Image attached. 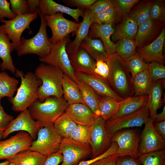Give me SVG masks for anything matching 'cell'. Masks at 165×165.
<instances>
[{"label": "cell", "instance_id": "22", "mask_svg": "<svg viewBox=\"0 0 165 165\" xmlns=\"http://www.w3.org/2000/svg\"><path fill=\"white\" fill-rule=\"evenodd\" d=\"M85 10L78 8L72 9L52 0H40L37 12H39L44 16L53 15L58 13L66 14L72 17L76 22L79 23V17H83Z\"/></svg>", "mask_w": 165, "mask_h": 165}, {"label": "cell", "instance_id": "44", "mask_svg": "<svg viewBox=\"0 0 165 165\" xmlns=\"http://www.w3.org/2000/svg\"><path fill=\"white\" fill-rule=\"evenodd\" d=\"M149 64L150 76L153 83L158 80L165 79L164 65L156 62Z\"/></svg>", "mask_w": 165, "mask_h": 165}, {"label": "cell", "instance_id": "23", "mask_svg": "<svg viewBox=\"0 0 165 165\" xmlns=\"http://www.w3.org/2000/svg\"><path fill=\"white\" fill-rule=\"evenodd\" d=\"M77 125L90 126L96 116L86 104L75 103L68 105L64 112Z\"/></svg>", "mask_w": 165, "mask_h": 165}, {"label": "cell", "instance_id": "54", "mask_svg": "<svg viewBox=\"0 0 165 165\" xmlns=\"http://www.w3.org/2000/svg\"><path fill=\"white\" fill-rule=\"evenodd\" d=\"M62 160V155L59 151L46 157L43 165H59Z\"/></svg>", "mask_w": 165, "mask_h": 165}, {"label": "cell", "instance_id": "61", "mask_svg": "<svg viewBox=\"0 0 165 165\" xmlns=\"http://www.w3.org/2000/svg\"><path fill=\"white\" fill-rule=\"evenodd\" d=\"M1 99L0 98V105H1Z\"/></svg>", "mask_w": 165, "mask_h": 165}, {"label": "cell", "instance_id": "25", "mask_svg": "<svg viewBox=\"0 0 165 165\" xmlns=\"http://www.w3.org/2000/svg\"><path fill=\"white\" fill-rule=\"evenodd\" d=\"M165 87V79L157 80L153 83L148 95L147 104L150 111V120L152 123L157 110L164 102L162 96Z\"/></svg>", "mask_w": 165, "mask_h": 165}, {"label": "cell", "instance_id": "26", "mask_svg": "<svg viewBox=\"0 0 165 165\" xmlns=\"http://www.w3.org/2000/svg\"><path fill=\"white\" fill-rule=\"evenodd\" d=\"M10 41L0 25V58L2 60L0 64V68L1 70L9 71L14 74L16 69L13 64L11 54L14 49Z\"/></svg>", "mask_w": 165, "mask_h": 165}, {"label": "cell", "instance_id": "59", "mask_svg": "<svg viewBox=\"0 0 165 165\" xmlns=\"http://www.w3.org/2000/svg\"><path fill=\"white\" fill-rule=\"evenodd\" d=\"M10 163L9 161L6 160L4 162L0 163V165H9Z\"/></svg>", "mask_w": 165, "mask_h": 165}, {"label": "cell", "instance_id": "2", "mask_svg": "<svg viewBox=\"0 0 165 165\" xmlns=\"http://www.w3.org/2000/svg\"><path fill=\"white\" fill-rule=\"evenodd\" d=\"M42 82L38 90V100L43 102L47 98L54 96L63 97L62 82L64 74L53 66L42 63L34 73Z\"/></svg>", "mask_w": 165, "mask_h": 165}, {"label": "cell", "instance_id": "30", "mask_svg": "<svg viewBox=\"0 0 165 165\" xmlns=\"http://www.w3.org/2000/svg\"><path fill=\"white\" fill-rule=\"evenodd\" d=\"M62 88L63 97L68 105L75 103L85 104L77 83L64 74Z\"/></svg>", "mask_w": 165, "mask_h": 165}, {"label": "cell", "instance_id": "18", "mask_svg": "<svg viewBox=\"0 0 165 165\" xmlns=\"http://www.w3.org/2000/svg\"><path fill=\"white\" fill-rule=\"evenodd\" d=\"M165 39V29L163 27L155 40L146 46L138 47L136 52L145 63L156 62L164 65L165 57L163 51Z\"/></svg>", "mask_w": 165, "mask_h": 165}, {"label": "cell", "instance_id": "10", "mask_svg": "<svg viewBox=\"0 0 165 165\" xmlns=\"http://www.w3.org/2000/svg\"><path fill=\"white\" fill-rule=\"evenodd\" d=\"M105 121L97 116L93 124L89 126V144L92 150V159L106 152L112 143V137L105 127Z\"/></svg>", "mask_w": 165, "mask_h": 165}, {"label": "cell", "instance_id": "6", "mask_svg": "<svg viewBox=\"0 0 165 165\" xmlns=\"http://www.w3.org/2000/svg\"><path fill=\"white\" fill-rule=\"evenodd\" d=\"M70 40L68 36L62 40L53 44L50 53L46 56L39 58L42 63L55 66L70 77L76 83L78 82L66 51V46Z\"/></svg>", "mask_w": 165, "mask_h": 165}, {"label": "cell", "instance_id": "29", "mask_svg": "<svg viewBox=\"0 0 165 165\" xmlns=\"http://www.w3.org/2000/svg\"><path fill=\"white\" fill-rule=\"evenodd\" d=\"M134 96H148L153 84L150 77L149 66L131 78Z\"/></svg>", "mask_w": 165, "mask_h": 165}, {"label": "cell", "instance_id": "53", "mask_svg": "<svg viewBox=\"0 0 165 165\" xmlns=\"http://www.w3.org/2000/svg\"><path fill=\"white\" fill-rule=\"evenodd\" d=\"M120 157L116 154L99 159L89 165H116Z\"/></svg>", "mask_w": 165, "mask_h": 165}, {"label": "cell", "instance_id": "38", "mask_svg": "<svg viewBox=\"0 0 165 165\" xmlns=\"http://www.w3.org/2000/svg\"><path fill=\"white\" fill-rule=\"evenodd\" d=\"M92 17L93 22L99 24H112L113 25L115 23L121 20L115 2L114 5Z\"/></svg>", "mask_w": 165, "mask_h": 165}, {"label": "cell", "instance_id": "12", "mask_svg": "<svg viewBox=\"0 0 165 165\" xmlns=\"http://www.w3.org/2000/svg\"><path fill=\"white\" fill-rule=\"evenodd\" d=\"M59 151L63 156L60 165H78L86 157L92 153L90 145L70 138H62Z\"/></svg>", "mask_w": 165, "mask_h": 165}, {"label": "cell", "instance_id": "41", "mask_svg": "<svg viewBox=\"0 0 165 165\" xmlns=\"http://www.w3.org/2000/svg\"><path fill=\"white\" fill-rule=\"evenodd\" d=\"M150 18L156 22L165 24V0L151 1L150 10Z\"/></svg>", "mask_w": 165, "mask_h": 165}, {"label": "cell", "instance_id": "55", "mask_svg": "<svg viewBox=\"0 0 165 165\" xmlns=\"http://www.w3.org/2000/svg\"><path fill=\"white\" fill-rule=\"evenodd\" d=\"M116 165H141L138 158L130 156L120 157Z\"/></svg>", "mask_w": 165, "mask_h": 165}, {"label": "cell", "instance_id": "11", "mask_svg": "<svg viewBox=\"0 0 165 165\" xmlns=\"http://www.w3.org/2000/svg\"><path fill=\"white\" fill-rule=\"evenodd\" d=\"M37 12L25 14H19L14 18L8 20H3L1 25L2 29L12 41L15 49L20 43L21 36L24 31L27 29L32 32L29 26L31 23L38 18Z\"/></svg>", "mask_w": 165, "mask_h": 165}, {"label": "cell", "instance_id": "24", "mask_svg": "<svg viewBox=\"0 0 165 165\" xmlns=\"http://www.w3.org/2000/svg\"><path fill=\"white\" fill-rule=\"evenodd\" d=\"M93 22V17L89 9L85 10L83 20L75 31V37L72 41H70L66 45L68 53L76 52L83 41L88 36L90 25Z\"/></svg>", "mask_w": 165, "mask_h": 165}, {"label": "cell", "instance_id": "40", "mask_svg": "<svg viewBox=\"0 0 165 165\" xmlns=\"http://www.w3.org/2000/svg\"><path fill=\"white\" fill-rule=\"evenodd\" d=\"M138 159L143 165H165V150L140 155Z\"/></svg>", "mask_w": 165, "mask_h": 165}, {"label": "cell", "instance_id": "46", "mask_svg": "<svg viewBox=\"0 0 165 165\" xmlns=\"http://www.w3.org/2000/svg\"><path fill=\"white\" fill-rule=\"evenodd\" d=\"M115 4V0H97L89 9L93 16L104 11Z\"/></svg>", "mask_w": 165, "mask_h": 165}, {"label": "cell", "instance_id": "47", "mask_svg": "<svg viewBox=\"0 0 165 165\" xmlns=\"http://www.w3.org/2000/svg\"><path fill=\"white\" fill-rule=\"evenodd\" d=\"M9 2L11 10L16 15L29 13L27 0H10Z\"/></svg>", "mask_w": 165, "mask_h": 165}, {"label": "cell", "instance_id": "49", "mask_svg": "<svg viewBox=\"0 0 165 165\" xmlns=\"http://www.w3.org/2000/svg\"><path fill=\"white\" fill-rule=\"evenodd\" d=\"M12 116L6 113L3 107L0 105V140L3 138V133L10 123L14 119Z\"/></svg>", "mask_w": 165, "mask_h": 165}, {"label": "cell", "instance_id": "50", "mask_svg": "<svg viewBox=\"0 0 165 165\" xmlns=\"http://www.w3.org/2000/svg\"><path fill=\"white\" fill-rule=\"evenodd\" d=\"M16 16L11 10L9 2L6 0H0V22L5 18L11 20Z\"/></svg>", "mask_w": 165, "mask_h": 165}, {"label": "cell", "instance_id": "3", "mask_svg": "<svg viewBox=\"0 0 165 165\" xmlns=\"http://www.w3.org/2000/svg\"><path fill=\"white\" fill-rule=\"evenodd\" d=\"M68 105L63 97L51 96L42 102L38 100L35 101L28 109L33 119L42 127L53 124Z\"/></svg>", "mask_w": 165, "mask_h": 165}, {"label": "cell", "instance_id": "32", "mask_svg": "<svg viewBox=\"0 0 165 165\" xmlns=\"http://www.w3.org/2000/svg\"><path fill=\"white\" fill-rule=\"evenodd\" d=\"M77 84L85 104L97 116H99V104L101 97L89 85L78 81Z\"/></svg>", "mask_w": 165, "mask_h": 165}, {"label": "cell", "instance_id": "1", "mask_svg": "<svg viewBox=\"0 0 165 165\" xmlns=\"http://www.w3.org/2000/svg\"><path fill=\"white\" fill-rule=\"evenodd\" d=\"M109 72L107 79L114 92L124 99L134 96L131 77L125 61L116 53L108 56Z\"/></svg>", "mask_w": 165, "mask_h": 165}, {"label": "cell", "instance_id": "57", "mask_svg": "<svg viewBox=\"0 0 165 165\" xmlns=\"http://www.w3.org/2000/svg\"><path fill=\"white\" fill-rule=\"evenodd\" d=\"M40 0H27L29 13L37 12Z\"/></svg>", "mask_w": 165, "mask_h": 165}, {"label": "cell", "instance_id": "13", "mask_svg": "<svg viewBox=\"0 0 165 165\" xmlns=\"http://www.w3.org/2000/svg\"><path fill=\"white\" fill-rule=\"evenodd\" d=\"M44 17L47 26L52 31V35L50 39L53 44L63 40L69 34L75 32L80 25V23L67 19L61 13Z\"/></svg>", "mask_w": 165, "mask_h": 165}, {"label": "cell", "instance_id": "9", "mask_svg": "<svg viewBox=\"0 0 165 165\" xmlns=\"http://www.w3.org/2000/svg\"><path fill=\"white\" fill-rule=\"evenodd\" d=\"M140 136L137 128L119 131L112 137V142L117 143L118 148L115 154L119 157L130 156L136 158L140 156L138 147Z\"/></svg>", "mask_w": 165, "mask_h": 165}, {"label": "cell", "instance_id": "48", "mask_svg": "<svg viewBox=\"0 0 165 165\" xmlns=\"http://www.w3.org/2000/svg\"><path fill=\"white\" fill-rule=\"evenodd\" d=\"M97 0H63L66 6L75 7L77 8L85 10L89 9Z\"/></svg>", "mask_w": 165, "mask_h": 165}, {"label": "cell", "instance_id": "15", "mask_svg": "<svg viewBox=\"0 0 165 165\" xmlns=\"http://www.w3.org/2000/svg\"><path fill=\"white\" fill-rule=\"evenodd\" d=\"M140 136L138 151L140 155L164 149L165 141L155 129L153 123L150 119L145 124Z\"/></svg>", "mask_w": 165, "mask_h": 165}, {"label": "cell", "instance_id": "36", "mask_svg": "<svg viewBox=\"0 0 165 165\" xmlns=\"http://www.w3.org/2000/svg\"><path fill=\"white\" fill-rule=\"evenodd\" d=\"M77 124L64 112L55 121L54 127L62 138H69Z\"/></svg>", "mask_w": 165, "mask_h": 165}, {"label": "cell", "instance_id": "56", "mask_svg": "<svg viewBox=\"0 0 165 165\" xmlns=\"http://www.w3.org/2000/svg\"><path fill=\"white\" fill-rule=\"evenodd\" d=\"M153 125L157 132L165 141V120L153 123Z\"/></svg>", "mask_w": 165, "mask_h": 165}, {"label": "cell", "instance_id": "17", "mask_svg": "<svg viewBox=\"0 0 165 165\" xmlns=\"http://www.w3.org/2000/svg\"><path fill=\"white\" fill-rule=\"evenodd\" d=\"M78 81L82 82L90 86L101 97H109L119 101L124 100L119 96L112 90L107 79L95 75L75 72Z\"/></svg>", "mask_w": 165, "mask_h": 165}, {"label": "cell", "instance_id": "8", "mask_svg": "<svg viewBox=\"0 0 165 165\" xmlns=\"http://www.w3.org/2000/svg\"><path fill=\"white\" fill-rule=\"evenodd\" d=\"M150 119V111L146 104L135 112L105 121V127L112 137L115 133L120 130L141 127Z\"/></svg>", "mask_w": 165, "mask_h": 165}, {"label": "cell", "instance_id": "52", "mask_svg": "<svg viewBox=\"0 0 165 165\" xmlns=\"http://www.w3.org/2000/svg\"><path fill=\"white\" fill-rule=\"evenodd\" d=\"M96 61L94 70L95 73L107 79L109 72V67L107 61L100 59L96 60Z\"/></svg>", "mask_w": 165, "mask_h": 165}, {"label": "cell", "instance_id": "20", "mask_svg": "<svg viewBox=\"0 0 165 165\" xmlns=\"http://www.w3.org/2000/svg\"><path fill=\"white\" fill-rule=\"evenodd\" d=\"M115 31L112 24H99L93 22L90 28L88 36L92 39L100 38L108 56L116 53L115 43L111 39Z\"/></svg>", "mask_w": 165, "mask_h": 165}, {"label": "cell", "instance_id": "43", "mask_svg": "<svg viewBox=\"0 0 165 165\" xmlns=\"http://www.w3.org/2000/svg\"><path fill=\"white\" fill-rule=\"evenodd\" d=\"M89 126L77 125L71 132L69 138L79 142L89 145Z\"/></svg>", "mask_w": 165, "mask_h": 165}, {"label": "cell", "instance_id": "39", "mask_svg": "<svg viewBox=\"0 0 165 165\" xmlns=\"http://www.w3.org/2000/svg\"><path fill=\"white\" fill-rule=\"evenodd\" d=\"M151 0H145L134 8L128 14L136 22L138 27L150 18Z\"/></svg>", "mask_w": 165, "mask_h": 165}, {"label": "cell", "instance_id": "58", "mask_svg": "<svg viewBox=\"0 0 165 165\" xmlns=\"http://www.w3.org/2000/svg\"><path fill=\"white\" fill-rule=\"evenodd\" d=\"M165 120V106L163 107L162 112L156 113L155 116L153 123L160 122Z\"/></svg>", "mask_w": 165, "mask_h": 165}, {"label": "cell", "instance_id": "16", "mask_svg": "<svg viewBox=\"0 0 165 165\" xmlns=\"http://www.w3.org/2000/svg\"><path fill=\"white\" fill-rule=\"evenodd\" d=\"M41 128L39 124L33 119L27 109L21 112L10 123L3 133V138H6L13 132L20 131L28 133L34 141L36 139Z\"/></svg>", "mask_w": 165, "mask_h": 165}, {"label": "cell", "instance_id": "7", "mask_svg": "<svg viewBox=\"0 0 165 165\" xmlns=\"http://www.w3.org/2000/svg\"><path fill=\"white\" fill-rule=\"evenodd\" d=\"M55 130L53 124L41 127L36 139L33 141L29 149L47 157L59 151L62 139Z\"/></svg>", "mask_w": 165, "mask_h": 165}, {"label": "cell", "instance_id": "35", "mask_svg": "<svg viewBox=\"0 0 165 165\" xmlns=\"http://www.w3.org/2000/svg\"><path fill=\"white\" fill-rule=\"evenodd\" d=\"M19 83L17 79L5 72H0V98L6 97L11 100L17 90Z\"/></svg>", "mask_w": 165, "mask_h": 165}, {"label": "cell", "instance_id": "37", "mask_svg": "<svg viewBox=\"0 0 165 165\" xmlns=\"http://www.w3.org/2000/svg\"><path fill=\"white\" fill-rule=\"evenodd\" d=\"M115 44L116 53L124 61L130 59L136 53L137 45L134 39H121Z\"/></svg>", "mask_w": 165, "mask_h": 165}, {"label": "cell", "instance_id": "51", "mask_svg": "<svg viewBox=\"0 0 165 165\" xmlns=\"http://www.w3.org/2000/svg\"><path fill=\"white\" fill-rule=\"evenodd\" d=\"M118 149V146L117 144L115 142H112L109 148L102 154L90 160L86 161H82L78 165H89L93 162L99 159L115 154Z\"/></svg>", "mask_w": 165, "mask_h": 165}, {"label": "cell", "instance_id": "5", "mask_svg": "<svg viewBox=\"0 0 165 165\" xmlns=\"http://www.w3.org/2000/svg\"><path fill=\"white\" fill-rule=\"evenodd\" d=\"M41 19V24L37 34L32 38L26 39L21 37L19 45L15 50L18 56L34 54L39 57L46 56L50 53L53 46L50 38L48 36L44 17L38 13Z\"/></svg>", "mask_w": 165, "mask_h": 165}, {"label": "cell", "instance_id": "33", "mask_svg": "<svg viewBox=\"0 0 165 165\" xmlns=\"http://www.w3.org/2000/svg\"><path fill=\"white\" fill-rule=\"evenodd\" d=\"M80 46L85 49L95 61L100 59L107 61L108 55L100 39H92L87 36L83 41Z\"/></svg>", "mask_w": 165, "mask_h": 165}, {"label": "cell", "instance_id": "21", "mask_svg": "<svg viewBox=\"0 0 165 165\" xmlns=\"http://www.w3.org/2000/svg\"><path fill=\"white\" fill-rule=\"evenodd\" d=\"M72 68L75 72L95 75V60L80 46L75 52L68 53Z\"/></svg>", "mask_w": 165, "mask_h": 165}, {"label": "cell", "instance_id": "14", "mask_svg": "<svg viewBox=\"0 0 165 165\" xmlns=\"http://www.w3.org/2000/svg\"><path fill=\"white\" fill-rule=\"evenodd\" d=\"M33 141L29 134L24 131H20L7 140L0 141V160H7L29 149Z\"/></svg>", "mask_w": 165, "mask_h": 165}, {"label": "cell", "instance_id": "42", "mask_svg": "<svg viewBox=\"0 0 165 165\" xmlns=\"http://www.w3.org/2000/svg\"><path fill=\"white\" fill-rule=\"evenodd\" d=\"M126 66L131 74V78L148 68L149 64L147 63L141 58L137 52L130 59L125 61Z\"/></svg>", "mask_w": 165, "mask_h": 165}, {"label": "cell", "instance_id": "34", "mask_svg": "<svg viewBox=\"0 0 165 165\" xmlns=\"http://www.w3.org/2000/svg\"><path fill=\"white\" fill-rule=\"evenodd\" d=\"M121 101L109 97H101L98 106L99 116L105 121L111 118L118 112Z\"/></svg>", "mask_w": 165, "mask_h": 165}, {"label": "cell", "instance_id": "4", "mask_svg": "<svg viewBox=\"0 0 165 165\" xmlns=\"http://www.w3.org/2000/svg\"><path fill=\"white\" fill-rule=\"evenodd\" d=\"M15 73L17 77H20L21 82L16 95L10 101L13 110L21 112L38 100V90L42 82L32 72H28L24 74L22 71L16 69Z\"/></svg>", "mask_w": 165, "mask_h": 165}, {"label": "cell", "instance_id": "28", "mask_svg": "<svg viewBox=\"0 0 165 165\" xmlns=\"http://www.w3.org/2000/svg\"><path fill=\"white\" fill-rule=\"evenodd\" d=\"M148 99V96L147 95L134 96L123 100L121 101L118 112L110 119L117 118L136 112L147 104Z\"/></svg>", "mask_w": 165, "mask_h": 165}, {"label": "cell", "instance_id": "60", "mask_svg": "<svg viewBox=\"0 0 165 165\" xmlns=\"http://www.w3.org/2000/svg\"><path fill=\"white\" fill-rule=\"evenodd\" d=\"M9 165H14V164L13 163H10Z\"/></svg>", "mask_w": 165, "mask_h": 165}, {"label": "cell", "instance_id": "27", "mask_svg": "<svg viewBox=\"0 0 165 165\" xmlns=\"http://www.w3.org/2000/svg\"><path fill=\"white\" fill-rule=\"evenodd\" d=\"M138 28V26L135 21L127 15L116 27L111 35V40L114 42L123 38L134 39Z\"/></svg>", "mask_w": 165, "mask_h": 165}, {"label": "cell", "instance_id": "31", "mask_svg": "<svg viewBox=\"0 0 165 165\" xmlns=\"http://www.w3.org/2000/svg\"><path fill=\"white\" fill-rule=\"evenodd\" d=\"M45 157L29 149L22 151L7 160L14 165H43Z\"/></svg>", "mask_w": 165, "mask_h": 165}, {"label": "cell", "instance_id": "45", "mask_svg": "<svg viewBox=\"0 0 165 165\" xmlns=\"http://www.w3.org/2000/svg\"><path fill=\"white\" fill-rule=\"evenodd\" d=\"M139 1V0H115L121 20L128 15L132 7Z\"/></svg>", "mask_w": 165, "mask_h": 165}, {"label": "cell", "instance_id": "19", "mask_svg": "<svg viewBox=\"0 0 165 165\" xmlns=\"http://www.w3.org/2000/svg\"><path fill=\"white\" fill-rule=\"evenodd\" d=\"M164 25L150 18L140 24L134 39L137 47L146 46L155 40L160 34Z\"/></svg>", "mask_w": 165, "mask_h": 165}]
</instances>
